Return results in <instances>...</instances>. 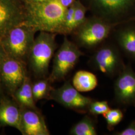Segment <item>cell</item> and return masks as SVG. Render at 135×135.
Here are the masks:
<instances>
[{
  "label": "cell",
  "mask_w": 135,
  "mask_h": 135,
  "mask_svg": "<svg viewBox=\"0 0 135 135\" xmlns=\"http://www.w3.org/2000/svg\"><path fill=\"white\" fill-rule=\"evenodd\" d=\"M25 17L21 25L37 32L63 34L65 17L67 8L59 0L33 2L24 0Z\"/></svg>",
  "instance_id": "1"
},
{
  "label": "cell",
  "mask_w": 135,
  "mask_h": 135,
  "mask_svg": "<svg viewBox=\"0 0 135 135\" xmlns=\"http://www.w3.org/2000/svg\"><path fill=\"white\" fill-rule=\"evenodd\" d=\"M57 34L40 32L35 38L30 51L28 62L36 77L45 78L49 74L50 63L57 47Z\"/></svg>",
  "instance_id": "2"
},
{
  "label": "cell",
  "mask_w": 135,
  "mask_h": 135,
  "mask_svg": "<svg viewBox=\"0 0 135 135\" xmlns=\"http://www.w3.org/2000/svg\"><path fill=\"white\" fill-rule=\"evenodd\" d=\"M36 33L33 29L20 25L10 31L0 43L7 56L27 64Z\"/></svg>",
  "instance_id": "3"
},
{
  "label": "cell",
  "mask_w": 135,
  "mask_h": 135,
  "mask_svg": "<svg viewBox=\"0 0 135 135\" xmlns=\"http://www.w3.org/2000/svg\"><path fill=\"white\" fill-rule=\"evenodd\" d=\"M83 53L77 46L65 37L54 56L52 70L48 76L52 83L64 80L78 63Z\"/></svg>",
  "instance_id": "4"
},
{
  "label": "cell",
  "mask_w": 135,
  "mask_h": 135,
  "mask_svg": "<svg viewBox=\"0 0 135 135\" xmlns=\"http://www.w3.org/2000/svg\"><path fill=\"white\" fill-rule=\"evenodd\" d=\"M111 29V25L101 18L87 19L76 30V36L79 43L82 46L93 47L106 39Z\"/></svg>",
  "instance_id": "5"
},
{
  "label": "cell",
  "mask_w": 135,
  "mask_h": 135,
  "mask_svg": "<svg viewBox=\"0 0 135 135\" xmlns=\"http://www.w3.org/2000/svg\"><path fill=\"white\" fill-rule=\"evenodd\" d=\"M49 100H52L65 108L80 113L88 111L89 107L93 100L82 95L70 82L62 86L54 89L50 93Z\"/></svg>",
  "instance_id": "6"
},
{
  "label": "cell",
  "mask_w": 135,
  "mask_h": 135,
  "mask_svg": "<svg viewBox=\"0 0 135 135\" xmlns=\"http://www.w3.org/2000/svg\"><path fill=\"white\" fill-rule=\"evenodd\" d=\"M26 64L6 55L0 66L1 81L5 90L12 97L28 76Z\"/></svg>",
  "instance_id": "7"
},
{
  "label": "cell",
  "mask_w": 135,
  "mask_h": 135,
  "mask_svg": "<svg viewBox=\"0 0 135 135\" xmlns=\"http://www.w3.org/2000/svg\"><path fill=\"white\" fill-rule=\"evenodd\" d=\"M24 2L21 0H0V41L25 20Z\"/></svg>",
  "instance_id": "8"
},
{
  "label": "cell",
  "mask_w": 135,
  "mask_h": 135,
  "mask_svg": "<svg viewBox=\"0 0 135 135\" xmlns=\"http://www.w3.org/2000/svg\"><path fill=\"white\" fill-rule=\"evenodd\" d=\"M117 101L123 104H135V72L127 66L123 68L115 84Z\"/></svg>",
  "instance_id": "9"
},
{
  "label": "cell",
  "mask_w": 135,
  "mask_h": 135,
  "mask_svg": "<svg viewBox=\"0 0 135 135\" xmlns=\"http://www.w3.org/2000/svg\"><path fill=\"white\" fill-rule=\"evenodd\" d=\"M92 63L93 67L97 70L108 76H113L120 64L119 54L112 46H104L94 55Z\"/></svg>",
  "instance_id": "10"
},
{
  "label": "cell",
  "mask_w": 135,
  "mask_h": 135,
  "mask_svg": "<svg viewBox=\"0 0 135 135\" xmlns=\"http://www.w3.org/2000/svg\"><path fill=\"white\" fill-rule=\"evenodd\" d=\"M21 129L23 135H49L50 132L39 109L21 108Z\"/></svg>",
  "instance_id": "11"
},
{
  "label": "cell",
  "mask_w": 135,
  "mask_h": 135,
  "mask_svg": "<svg viewBox=\"0 0 135 135\" xmlns=\"http://www.w3.org/2000/svg\"><path fill=\"white\" fill-rule=\"evenodd\" d=\"M21 108L14 99L4 97L0 101V126L21 129Z\"/></svg>",
  "instance_id": "12"
},
{
  "label": "cell",
  "mask_w": 135,
  "mask_h": 135,
  "mask_svg": "<svg viewBox=\"0 0 135 135\" xmlns=\"http://www.w3.org/2000/svg\"><path fill=\"white\" fill-rule=\"evenodd\" d=\"M92 8L101 16L112 18L122 14L133 4L134 0H89Z\"/></svg>",
  "instance_id": "13"
},
{
  "label": "cell",
  "mask_w": 135,
  "mask_h": 135,
  "mask_svg": "<svg viewBox=\"0 0 135 135\" xmlns=\"http://www.w3.org/2000/svg\"><path fill=\"white\" fill-rule=\"evenodd\" d=\"M12 97L21 108L39 109L36 106L32 91V83L28 76L14 92Z\"/></svg>",
  "instance_id": "14"
},
{
  "label": "cell",
  "mask_w": 135,
  "mask_h": 135,
  "mask_svg": "<svg viewBox=\"0 0 135 135\" xmlns=\"http://www.w3.org/2000/svg\"><path fill=\"white\" fill-rule=\"evenodd\" d=\"M72 85L80 92H89L96 88L98 79L92 73L81 70L74 76Z\"/></svg>",
  "instance_id": "15"
},
{
  "label": "cell",
  "mask_w": 135,
  "mask_h": 135,
  "mask_svg": "<svg viewBox=\"0 0 135 135\" xmlns=\"http://www.w3.org/2000/svg\"><path fill=\"white\" fill-rule=\"evenodd\" d=\"M118 41L124 52L135 58V28H128L122 30L118 35Z\"/></svg>",
  "instance_id": "16"
},
{
  "label": "cell",
  "mask_w": 135,
  "mask_h": 135,
  "mask_svg": "<svg viewBox=\"0 0 135 135\" xmlns=\"http://www.w3.org/2000/svg\"><path fill=\"white\" fill-rule=\"evenodd\" d=\"M51 83L47 77L40 79L32 84V91L35 101L45 99L49 100L50 93L53 89L51 86Z\"/></svg>",
  "instance_id": "17"
},
{
  "label": "cell",
  "mask_w": 135,
  "mask_h": 135,
  "mask_svg": "<svg viewBox=\"0 0 135 135\" xmlns=\"http://www.w3.org/2000/svg\"><path fill=\"white\" fill-rule=\"evenodd\" d=\"M73 135H96L97 132L94 122L88 116H85L73 127L70 131Z\"/></svg>",
  "instance_id": "18"
},
{
  "label": "cell",
  "mask_w": 135,
  "mask_h": 135,
  "mask_svg": "<svg viewBox=\"0 0 135 135\" xmlns=\"http://www.w3.org/2000/svg\"><path fill=\"white\" fill-rule=\"evenodd\" d=\"M75 8L74 17L73 29L74 32L76 31L87 20L86 14L87 12L86 7L79 0H76L75 2Z\"/></svg>",
  "instance_id": "19"
},
{
  "label": "cell",
  "mask_w": 135,
  "mask_h": 135,
  "mask_svg": "<svg viewBox=\"0 0 135 135\" xmlns=\"http://www.w3.org/2000/svg\"><path fill=\"white\" fill-rule=\"evenodd\" d=\"M103 116L105 117L109 129L119 124L123 118V112L119 109H110Z\"/></svg>",
  "instance_id": "20"
},
{
  "label": "cell",
  "mask_w": 135,
  "mask_h": 135,
  "mask_svg": "<svg viewBox=\"0 0 135 135\" xmlns=\"http://www.w3.org/2000/svg\"><path fill=\"white\" fill-rule=\"evenodd\" d=\"M110 108L108 103L106 101H93L89 107L88 111L92 115L98 116L102 115H104Z\"/></svg>",
  "instance_id": "21"
},
{
  "label": "cell",
  "mask_w": 135,
  "mask_h": 135,
  "mask_svg": "<svg viewBox=\"0 0 135 135\" xmlns=\"http://www.w3.org/2000/svg\"><path fill=\"white\" fill-rule=\"evenodd\" d=\"M75 3L67 8L65 17L63 34H69L74 32L73 24L75 13Z\"/></svg>",
  "instance_id": "22"
},
{
  "label": "cell",
  "mask_w": 135,
  "mask_h": 135,
  "mask_svg": "<svg viewBox=\"0 0 135 135\" xmlns=\"http://www.w3.org/2000/svg\"><path fill=\"white\" fill-rule=\"evenodd\" d=\"M118 135H135V121H133L124 130L118 132Z\"/></svg>",
  "instance_id": "23"
},
{
  "label": "cell",
  "mask_w": 135,
  "mask_h": 135,
  "mask_svg": "<svg viewBox=\"0 0 135 135\" xmlns=\"http://www.w3.org/2000/svg\"><path fill=\"white\" fill-rule=\"evenodd\" d=\"M59 1L64 7L68 8L73 4L76 0H59Z\"/></svg>",
  "instance_id": "24"
},
{
  "label": "cell",
  "mask_w": 135,
  "mask_h": 135,
  "mask_svg": "<svg viewBox=\"0 0 135 135\" xmlns=\"http://www.w3.org/2000/svg\"><path fill=\"white\" fill-rule=\"evenodd\" d=\"M6 56V54L5 53V51L3 48L2 46L0 43V66L3 62V60L4 59Z\"/></svg>",
  "instance_id": "25"
},
{
  "label": "cell",
  "mask_w": 135,
  "mask_h": 135,
  "mask_svg": "<svg viewBox=\"0 0 135 135\" xmlns=\"http://www.w3.org/2000/svg\"><path fill=\"white\" fill-rule=\"evenodd\" d=\"M4 90H5V89L3 87L2 83L0 80V101L5 97Z\"/></svg>",
  "instance_id": "26"
},
{
  "label": "cell",
  "mask_w": 135,
  "mask_h": 135,
  "mask_svg": "<svg viewBox=\"0 0 135 135\" xmlns=\"http://www.w3.org/2000/svg\"><path fill=\"white\" fill-rule=\"evenodd\" d=\"M31 2H43L45 1H46L47 0H28Z\"/></svg>",
  "instance_id": "27"
}]
</instances>
